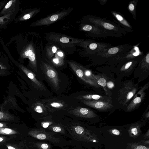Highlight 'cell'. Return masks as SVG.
Wrapping results in <instances>:
<instances>
[{
    "instance_id": "9c48e42d",
    "label": "cell",
    "mask_w": 149,
    "mask_h": 149,
    "mask_svg": "<svg viewBox=\"0 0 149 149\" xmlns=\"http://www.w3.org/2000/svg\"><path fill=\"white\" fill-rule=\"evenodd\" d=\"M42 66L48 79L54 87L57 88L59 85V80L56 71L52 66L46 62H42Z\"/></svg>"
},
{
    "instance_id": "277c9868",
    "label": "cell",
    "mask_w": 149,
    "mask_h": 149,
    "mask_svg": "<svg viewBox=\"0 0 149 149\" xmlns=\"http://www.w3.org/2000/svg\"><path fill=\"white\" fill-rule=\"evenodd\" d=\"M105 74L106 79L105 93L106 96L112 98L119 89L122 78L118 77L115 78L110 73Z\"/></svg>"
},
{
    "instance_id": "44dd1931",
    "label": "cell",
    "mask_w": 149,
    "mask_h": 149,
    "mask_svg": "<svg viewBox=\"0 0 149 149\" xmlns=\"http://www.w3.org/2000/svg\"><path fill=\"white\" fill-rule=\"evenodd\" d=\"M18 132L12 129L6 127L0 128V134L10 135L17 134Z\"/></svg>"
},
{
    "instance_id": "4dcf8cb0",
    "label": "cell",
    "mask_w": 149,
    "mask_h": 149,
    "mask_svg": "<svg viewBox=\"0 0 149 149\" xmlns=\"http://www.w3.org/2000/svg\"><path fill=\"white\" fill-rule=\"evenodd\" d=\"M110 132L114 135H119L120 134V131L116 129H111L110 130Z\"/></svg>"
},
{
    "instance_id": "7c38bea8",
    "label": "cell",
    "mask_w": 149,
    "mask_h": 149,
    "mask_svg": "<svg viewBox=\"0 0 149 149\" xmlns=\"http://www.w3.org/2000/svg\"><path fill=\"white\" fill-rule=\"evenodd\" d=\"M74 115L81 117L86 118H95L97 114L92 110L82 107H77L72 111Z\"/></svg>"
},
{
    "instance_id": "5bb4252c",
    "label": "cell",
    "mask_w": 149,
    "mask_h": 149,
    "mask_svg": "<svg viewBox=\"0 0 149 149\" xmlns=\"http://www.w3.org/2000/svg\"><path fill=\"white\" fill-rule=\"evenodd\" d=\"M40 11V9L37 8L26 10L15 19V22L17 23L28 20L35 16Z\"/></svg>"
},
{
    "instance_id": "d590c367",
    "label": "cell",
    "mask_w": 149,
    "mask_h": 149,
    "mask_svg": "<svg viewBox=\"0 0 149 149\" xmlns=\"http://www.w3.org/2000/svg\"><path fill=\"white\" fill-rule=\"evenodd\" d=\"M144 114V117L146 118H149V107H148V108L145 111Z\"/></svg>"
},
{
    "instance_id": "ee69618b",
    "label": "cell",
    "mask_w": 149,
    "mask_h": 149,
    "mask_svg": "<svg viewBox=\"0 0 149 149\" xmlns=\"http://www.w3.org/2000/svg\"><path fill=\"white\" fill-rule=\"evenodd\" d=\"M1 67V65H0V67Z\"/></svg>"
},
{
    "instance_id": "8fae6325",
    "label": "cell",
    "mask_w": 149,
    "mask_h": 149,
    "mask_svg": "<svg viewBox=\"0 0 149 149\" xmlns=\"http://www.w3.org/2000/svg\"><path fill=\"white\" fill-rule=\"evenodd\" d=\"M19 0L8 1L0 12V17L8 14L17 15L19 10Z\"/></svg>"
},
{
    "instance_id": "ab89813d",
    "label": "cell",
    "mask_w": 149,
    "mask_h": 149,
    "mask_svg": "<svg viewBox=\"0 0 149 149\" xmlns=\"http://www.w3.org/2000/svg\"><path fill=\"white\" fill-rule=\"evenodd\" d=\"M144 138L146 139H148L149 137V130H148L147 132L144 134Z\"/></svg>"
},
{
    "instance_id": "ac0fdd59",
    "label": "cell",
    "mask_w": 149,
    "mask_h": 149,
    "mask_svg": "<svg viewBox=\"0 0 149 149\" xmlns=\"http://www.w3.org/2000/svg\"><path fill=\"white\" fill-rule=\"evenodd\" d=\"M58 48L55 44H51L47 46L45 48V55L48 58H51L56 53Z\"/></svg>"
},
{
    "instance_id": "4fadbf2b",
    "label": "cell",
    "mask_w": 149,
    "mask_h": 149,
    "mask_svg": "<svg viewBox=\"0 0 149 149\" xmlns=\"http://www.w3.org/2000/svg\"><path fill=\"white\" fill-rule=\"evenodd\" d=\"M134 70L132 62L130 61L127 63L115 72L117 77L123 78L124 77L130 76Z\"/></svg>"
},
{
    "instance_id": "30bf717a",
    "label": "cell",
    "mask_w": 149,
    "mask_h": 149,
    "mask_svg": "<svg viewBox=\"0 0 149 149\" xmlns=\"http://www.w3.org/2000/svg\"><path fill=\"white\" fill-rule=\"evenodd\" d=\"M68 63L70 67L77 76L85 83L94 88L95 89H98L99 88H102L98 84L87 79L85 78L83 71L80 67L79 65L71 61H68Z\"/></svg>"
},
{
    "instance_id": "d6a6232c",
    "label": "cell",
    "mask_w": 149,
    "mask_h": 149,
    "mask_svg": "<svg viewBox=\"0 0 149 149\" xmlns=\"http://www.w3.org/2000/svg\"><path fill=\"white\" fill-rule=\"evenodd\" d=\"M10 118L6 117L2 112H0V120H8Z\"/></svg>"
},
{
    "instance_id": "9a60e30c",
    "label": "cell",
    "mask_w": 149,
    "mask_h": 149,
    "mask_svg": "<svg viewBox=\"0 0 149 149\" xmlns=\"http://www.w3.org/2000/svg\"><path fill=\"white\" fill-rule=\"evenodd\" d=\"M19 67L28 77L35 84L40 88H44V87L42 83L36 79L34 74L32 72L23 65H20Z\"/></svg>"
},
{
    "instance_id": "60d3db41",
    "label": "cell",
    "mask_w": 149,
    "mask_h": 149,
    "mask_svg": "<svg viewBox=\"0 0 149 149\" xmlns=\"http://www.w3.org/2000/svg\"><path fill=\"white\" fill-rule=\"evenodd\" d=\"M6 139L5 137L0 136V142H3L6 141Z\"/></svg>"
},
{
    "instance_id": "b9f144b4",
    "label": "cell",
    "mask_w": 149,
    "mask_h": 149,
    "mask_svg": "<svg viewBox=\"0 0 149 149\" xmlns=\"http://www.w3.org/2000/svg\"><path fill=\"white\" fill-rule=\"evenodd\" d=\"M6 124L5 123H0V128L7 127Z\"/></svg>"
},
{
    "instance_id": "603a6c76",
    "label": "cell",
    "mask_w": 149,
    "mask_h": 149,
    "mask_svg": "<svg viewBox=\"0 0 149 149\" xmlns=\"http://www.w3.org/2000/svg\"><path fill=\"white\" fill-rule=\"evenodd\" d=\"M54 55H55V57H53L52 59V62L53 64L57 65H62L64 62V59L59 57L55 54Z\"/></svg>"
},
{
    "instance_id": "8d00e7d4",
    "label": "cell",
    "mask_w": 149,
    "mask_h": 149,
    "mask_svg": "<svg viewBox=\"0 0 149 149\" xmlns=\"http://www.w3.org/2000/svg\"><path fill=\"white\" fill-rule=\"evenodd\" d=\"M97 47V44L94 43H91L89 45V48L92 50H94L96 49Z\"/></svg>"
},
{
    "instance_id": "3957f363",
    "label": "cell",
    "mask_w": 149,
    "mask_h": 149,
    "mask_svg": "<svg viewBox=\"0 0 149 149\" xmlns=\"http://www.w3.org/2000/svg\"><path fill=\"white\" fill-rule=\"evenodd\" d=\"M72 10L73 8H70L50 15L32 23L30 25V26L35 27L51 24L69 15Z\"/></svg>"
},
{
    "instance_id": "4316f807",
    "label": "cell",
    "mask_w": 149,
    "mask_h": 149,
    "mask_svg": "<svg viewBox=\"0 0 149 149\" xmlns=\"http://www.w3.org/2000/svg\"><path fill=\"white\" fill-rule=\"evenodd\" d=\"M119 50V49L117 47H114L110 48L108 51L110 54H114L117 53Z\"/></svg>"
},
{
    "instance_id": "5b68a950",
    "label": "cell",
    "mask_w": 149,
    "mask_h": 149,
    "mask_svg": "<svg viewBox=\"0 0 149 149\" xmlns=\"http://www.w3.org/2000/svg\"><path fill=\"white\" fill-rule=\"evenodd\" d=\"M149 87V82L143 86L140 87L138 91L134 96L130 103L127 107L125 111V112L132 111L140 106L145 98L146 91L148 90Z\"/></svg>"
},
{
    "instance_id": "8992f818",
    "label": "cell",
    "mask_w": 149,
    "mask_h": 149,
    "mask_svg": "<svg viewBox=\"0 0 149 149\" xmlns=\"http://www.w3.org/2000/svg\"><path fill=\"white\" fill-rule=\"evenodd\" d=\"M22 58H28L31 65L37 70V65L36 52L33 45L32 42L28 44L24 47L20 54Z\"/></svg>"
},
{
    "instance_id": "e575fe53",
    "label": "cell",
    "mask_w": 149,
    "mask_h": 149,
    "mask_svg": "<svg viewBox=\"0 0 149 149\" xmlns=\"http://www.w3.org/2000/svg\"><path fill=\"white\" fill-rule=\"evenodd\" d=\"M6 146L8 149H20L15 146L10 144H7Z\"/></svg>"
},
{
    "instance_id": "cb8c5ba5",
    "label": "cell",
    "mask_w": 149,
    "mask_h": 149,
    "mask_svg": "<svg viewBox=\"0 0 149 149\" xmlns=\"http://www.w3.org/2000/svg\"><path fill=\"white\" fill-rule=\"evenodd\" d=\"M49 129L53 131L61 133H64L65 131L64 129L58 126H52L49 127Z\"/></svg>"
},
{
    "instance_id": "ba28073f",
    "label": "cell",
    "mask_w": 149,
    "mask_h": 149,
    "mask_svg": "<svg viewBox=\"0 0 149 149\" xmlns=\"http://www.w3.org/2000/svg\"><path fill=\"white\" fill-rule=\"evenodd\" d=\"M28 134L37 139L47 140L54 143H58L60 141L59 138L52 136L45 131L38 129L32 130L28 132Z\"/></svg>"
},
{
    "instance_id": "83f0119b",
    "label": "cell",
    "mask_w": 149,
    "mask_h": 149,
    "mask_svg": "<svg viewBox=\"0 0 149 149\" xmlns=\"http://www.w3.org/2000/svg\"><path fill=\"white\" fill-rule=\"evenodd\" d=\"M103 26L105 29L109 30L113 29L114 28V26L113 25L107 23H104Z\"/></svg>"
},
{
    "instance_id": "52a82bcc",
    "label": "cell",
    "mask_w": 149,
    "mask_h": 149,
    "mask_svg": "<svg viewBox=\"0 0 149 149\" xmlns=\"http://www.w3.org/2000/svg\"><path fill=\"white\" fill-rule=\"evenodd\" d=\"M81 101L84 104L100 111H107L114 109L112 103L107 101L102 100L88 101L84 100H81Z\"/></svg>"
},
{
    "instance_id": "f35d334b",
    "label": "cell",
    "mask_w": 149,
    "mask_h": 149,
    "mask_svg": "<svg viewBox=\"0 0 149 149\" xmlns=\"http://www.w3.org/2000/svg\"><path fill=\"white\" fill-rule=\"evenodd\" d=\"M129 8L131 11H133L134 9V6L133 4H130L129 6Z\"/></svg>"
},
{
    "instance_id": "836d02e7",
    "label": "cell",
    "mask_w": 149,
    "mask_h": 149,
    "mask_svg": "<svg viewBox=\"0 0 149 149\" xmlns=\"http://www.w3.org/2000/svg\"><path fill=\"white\" fill-rule=\"evenodd\" d=\"M8 1L6 0L0 1V11H1Z\"/></svg>"
},
{
    "instance_id": "484cf974",
    "label": "cell",
    "mask_w": 149,
    "mask_h": 149,
    "mask_svg": "<svg viewBox=\"0 0 149 149\" xmlns=\"http://www.w3.org/2000/svg\"><path fill=\"white\" fill-rule=\"evenodd\" d=\"M116 16L118 20L121 22L124 25L130 26L128 23L125 21L124 20L123 18L121 16L117 14L116 15Z\"/></svg>"
},
{
    "instance_id": "f1b7e54d",
    "label": "cell",
    "mask_w": 149,
    "mask_h": 149,
    "mask_svg": "<svg viewBox=\"0 0 149 149\" xmlns=\"http://www.w3.org/2000/svg\"><path fill=\"white\" fill-rule=\"evenodd\" d=\"M52 124L53 123L51 122H43L41 123V125L43 127L46 128Z\"/></svg>"
},
{
    "instance_id": "f546056e",
    "label": "cell",
    "mask_w": 149,
    "mask_h": 149,
    "mask_svg": "<svg viewBox=\"0 0 149 149\" xmlns=\"http://www.w3.org/2000/svg\"><path fill=\"white\" fill-rule=\"evenodd\" d=\"M35 111L39 113H42L43 112V109L42 107L40 105H38L36 106L34 108Z\"/></svg>"
},
{
    "instance_id": "1f68e13d",
    "label": "cell",
    "mask_w": 149,
    "mask_h": 149,
    "mask_svg": "<svg viewBox=\"0 0 149 149\" xmlns=\"http://www.w3.org/2000/svg\"><path fill=\"white\" fill-rule=\"evenodd\" d=\"M82 29L84 31H89L92 29V27L90 25H86L83 26Z\"/></svg>"
},
{
    "instance_id": "2e32d148",
    "label": "cell",
    "mask_w": 149,
    "mask_h": 149,
    "mask_svg": "<svg viewBox=\"0 0 149 149\" xmlns=\"http://www.w3.org/2000/svg\"><path fill=\"white\" fill-rule=\"evenodd\" d=\"M16 15L8 14L0 17V30L5 29L15 19Z\"/></svg>"
},
{
    "instance_id": "7a4b0ae2",
    "label": "cell",
    "mask_w": 149,
    "mask_h": 149,
    "mask_svg": "<svg viewBox=\"0 0 149 149\" xmlns=\"http://www.w3.org/2000/svg\"><path fill=\"white\" fill-rule=\"evenodd\" d=\"M46 38L49 42L57 43L66 47L74 46L81 42L80 39L61 33L54 32L48 33L46 34Z\"/></svg>"
},
{
    "instance_id": "7402d4cb",
    "label": "cell",
    "mask_w": 149,
    "mask_h": 149,
    "mask_svg": "<svg viewBox=\"0 0 149 149\" xmlns=\"http://www.w3.org/2000/svg\"><path fill=\"white\" fill-rule=\"evenodd\" d=\"M34 145L38 149H50L51 147L49 144L45 143H36Z\"/></svg>"
},
{
    "instance_id": "74e56055",
    "label": "cell",
    "mask_w": 149,
    "mask_h": 149,
    "mask_svg": "<svg viewBox=\"0 0 149 149\" xmlns=\"http://www.w3.org/2000/svg\"><path fill=\"white\" fill-rule=\"evenodd\" d=\"M141 143H142L143 144H144L145 145H149V140H142L140 141Z\"/></svg>"
},
{
    "instance_id": "7bdbcfd3",
    "label": "cell",
    "mask_w": 149,
    "mask_h": 149,
    "mask_svg": "<svg viewBox=\"0 0 149 149\" xmlns=\"http://www.w3.org/2000/svg\"><path fill=\"white\" fill-rule=\"evenodd\" d=\"M145 61L146 62L149 63V54H148L146 57Z\"/></svg>"
},
{
    "instance_id": "d6986e66",
    "label": "cell",
    "mask_w": 149,
    "mask_h": 149,
    "mask_svg": "<svg viewBox=\"0 0 149 149\" xmlns=\"http://www.w3.org/2000/svg\"><path fill=\"white\" fill-rule=\"evenodd\" d=\"M79 66L83 70L85 78L87 79L98 84L96 80L94 77V74L90 70L86 69L80 65Z\"/></svg>"
},
{
    "instance_id": "e0dca14e",
    "label": "cell",
    "mask_w": 149,
    "mask_h": 149,
    "mask_svg": "<svg viewBox=\"0 0 149 149\" xmlns=\"http://www.w3.org/2000/svg\"><path fill=\"white\" fill-rule=\"evenodd\" d=\"M128 132L130 136L131 137H137L141 133L140 125L138 124L132 125L129 128Z\"/></svg>"
},
{
    "instance_id": "6da1fadb",
    "label": "cell",
    "mask_w": 149,
    "mask_h": 149,
    "mask_svg": "<svg viewBox=\"0 0 149 149\" xmlns=\"http://www.w3.org/2000/svg\"><path fill=\"white\" fill-rule=\"evenodd\" d=\"M140 88L139 84L135 83L132 79L122 81L119 89L112 98L114 109L125 111Z\"/></svg>"
},
{
    "instance_id": "d4e9b609",
    "label": "cell",
    "mask_w": 149,
    "mask_h": 149,
    "mask_svg": "<svg viewBox=\"0 0 149 149\" xmlns=\"http://www.w3.org/2000/svg\"><path fill=\"white\" fill-rule=\"evenodd\" d=\"M50 105L54 108H59L63 107V104L62 103L58 102H52L50 104Z\"/></svg>"
},
{
    "instance_id": "ffe728a7",
    "label": "cell",
    "mask_w": 149,
    "mask_h": 149,
    "mask_svg": "<svg viewBox=\"0 0 149 149\" xmlns=\"http://www.w3.org/2000/svg\"><path fill=\"white\" fill-rule=\"evenodd\" d=\"M127 149H149L148 146L141 145L137 143H128Z\"/></svg>"
}]
</instances>
